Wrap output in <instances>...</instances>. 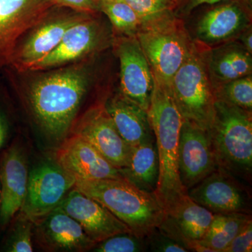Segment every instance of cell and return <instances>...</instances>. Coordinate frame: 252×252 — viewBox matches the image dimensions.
<instances>
[{
  "label": "cell",
  "instance_id": "15",
  "mask_svg": "<svg viewBox=\"0 0 252 252\" xmlns=\"http://www.w3.org/2000/svg\"><path fill=\"white\" fill-rule=\"evenodd\" d=\"M252 26L250 0H230L203 15L195 28V40L208 47L236 40Z\"/></svg>",
  "mask_w": 252,
  "mask_h": 252
},
{
  "label": "cell",
  "instance_id": "22",
  "mask_svg": "<svg viewBox=\"0 0 252 252\" xmlns=\"http://www.w3.org/2000/svg\"><path fill=\"white\" fill-rule=\"evenodd\" d=\"M252 54L235 40L210 48L207 64L213 87L251 75Z\"/></svg>",
  "mask_w": 252,
  "mask_h": 252
},
{
  "label": "cell",
  "instance_id": "18",
  "mask_svg": "<svg viewBox=\"0 0 252 252\" xmlns=\"http://www.w3.org/2000/svg\"><path fill=\"white\" fill-rule=\"evenodd\" d=\"M28 158L18 144L5 151L0 162V229L4 230L22 207L28 180Z\"/></svg>",
  "mask_w": 252,
  "mask_h": 252
},
{
  "label": "cell",
  "instance_id": "21",
  "mask_svg": "<svg viewBox=\"0 0 252 252\" xmlns=\"http://www.w3.org/2000/svg\"><path fill=\"white\" fill-rule=\"evenodd\" d=\"M116 128L130 147L154 137L148 113L118 91L104 102Z\"/></svg>",
  "mask_w": 252,
  "mask_h": 252
},
{
  "label": "cell",
  "instance_id": "16",
  "mask_svg": "<svg viewBox=\"0 0 252 252\" xmlns=\"http://www.w3.org/2000/svg\"><path fill=\"white\" fill-rule=\"evenodd\" d=\"M55 160L75 181L124 179L97 149L72 134L59 144Z\"/></svg>",
  "mask_w": 252,
  "mask_h": 252
},
{
  "label": "cell",
  "instance_id": "13",
  "mask_svg": "<svg viewBox=\"0 0 252 252\" xmlns=\"http://www.w3.org/2000/svg\"><path fill=\"white\" fill-rule=\"evenodd\" d=\"M187 194L214 214H251L252 198L248 189L236 177L220 167L189 189Z\"/></svg>",
  "mask_w": 252,
  "mask_h": 252
},
{
  "label": "cell",
  "instance_id": "5",
  "mask_svg": "<svg viewBox=\"0 0 252 252\" xmlns=\"http://www.w3.org/2000/svg\"><path fill=\"white\" fill-rule=\"evenodd\" d=\"M208 132L219 167L235 177L250 180L252 171L251 111L216 99L213 122Z\"/></svg>",
  "mask_w": 252,
  "mask_h": 252
},
{
  "label": "cell",
  "instance_id": "12",
  "mask_svg": "<svg viewBox=\"0 0 252 252\" xmlns=\"http://www.w3.org/2000/svg\"><path fill=\"white\" fill-rule=\"evenodd\" d=\"M90 15L93 14L79 11L56 16L50 14L28 33L25 41H20L9 65L18 72L31 71L59 46L69 28Z\"/></svg>",
  "mask_w": 252,
  "mask_h": 252
},
{
  "label": "cell",
  "instance_id": "34",
  "mask_svg": "<svg viewBox=\"0 0 252 252\" xmlns=\"http://www.w3.org/2000/svg\"><path fill=\"white\" fill-rule=\"evenodd\" d=\"M9 134V124L4 113L0 111V149L4 145Z\"/></svg>",
  "mask_w": 252,
  "mask_h": 252
},
{
  "label": "cell",
  "instance_id": "32",
  "mask_svg": "<svg viewBox=\"0 0 252 252\" xmlns=\"http://www.w3.org/2000/svg\"><path fill=\"white\" fill-rule=\"evenodd\" d=\"M59 5L68 6L75 11L94 15L99 11V0H56Z\"/></svg>",
  "mask_w": 252,
  "mask_h": 252
},
{
  "label": "cell",
  "instance_id": "14",
  "mask_svg": "<svg viewBox=\"0 0 252 252\" xmlns=\"http://www.w3.org/2000/svg\"><path fill=\"white\" fill-rule=\"evenodd\" d=\"M208 131L183 120L178 147L179 174L187 191L219 168Z\"/></svg>",
  "mask_w": 252,
  "mask_h": 252
},
{
  "label": "cell",
  "instance_id": "33",
  "mask_svg": "<svg viewBox=\"0 0 252 252\" xmlns=\"http://www.w3.org/2000/svg\"><path fill=\"white\" fill-rule=\"evenodd\" d=\"M227 1H230V0H187L185 4L184 5L183 8L181 9V14L188 15L193 10L202 6V5H212Z\"/></svg>",
  "mask_w": 252,
  "mask_h": 252
},
{
  "label": "cell",
  "instance_id": "9",
  "mask_svg": "<svg viewBox=\"0 0 252 252\" xmlns=\"http://www.w3.org/2000/svg\"><path fill=\"white\" fill-rule=\"evenodd\" d=\"M57 5L56 0H0V68L9 65L20 41Z\"/></svg>",
  "mask_w": 252,
  "mask_h": 252
},
{
  "label": "cell",
  "instance_id": "25",
  "mask_svg": "<svg viewBox=\"0 0 252 252\" xmlns=\"http://www.w3.org/2000/svg\"><path fill=\"white\" fill-rule=\"evenodd\" d=\"M99 11L109 18L114 35L137 36L142 20L127 3L122 0H99Z\"/></svg>",
  "mask_w": 252,
  "mask_h": 252
},
{
  "label": "cell",
  "instance_id": "28",
  "mask_svg": "<svg viewBox=\"0 0 252 252\" xmlns=\"http://www.w3.org/2000/svg\"><path fill=\"white\" fill-rule=\"evenodd\" d=\"M93 250L97 252H140L147 251L148 248L145 238L132 233H122L102 240Z\"/></svg>",
  "mask_w": 252,
  "mask_h": 252
},
{
  "label": "cell",
  "instance_id": "23",
  "mask_svg": "<svg viewBox=\"0 0 252 252\" xmlns=\"http://www.w3.org/2000/svg\"><path fill=\"white\" fill-rule=\"evenodd\" d=\"M119 170L124 178L132 185L144 191L154 193L159 177L155 137L131 147L127 165Z\"/></svg>",
  "mask_w": 252,
  "mask_h": 252
},
{
  "label": "cell",
  "instance_id": "20",
  "mask_svg": "<svg viewBox=\"0 0 252 252\" xmlns=\"http://www.w3.org/2000/svg\"><path fill=\"white\" fill-rule=\"evenodd\" d=\"M215 214L185 195L165 215L158 229L174 239L187 250L208 252L198 243L206 235Z\"/></svg>",
  "mask_w": 252,
  "mask_h": 252
},
{
  "label": "cell",
  "instance_id": "36",
  "mask_svg": "<svg viewBox=\"0 0 252 252\" xmlns=\"http://www.w3.org/2000/svg\"><path fill=\"white\" fill-rule=\"evenodd\" d=\"M0 195H1V189H0Z\"/></svg>",
  "mask_w": 252,
  "mask_h": 252
},
{
  "label": "cell",
  "instance_id": "24",
  "mask_svg": "<svg viewBox=\"0 0 252 252\" xmlns=\"http://www.w3.org/2000/svg\"><path fill=\"white\" fill-rule=\"evenodd\" d=\"M250 220L251 214H215L206 235L198 244L207 249L208 252H224L232 240Z\"/></svg>",
  "mask_w": 252,
  "mask_h": 252
},
{
  "label": "cell",
  "instance_id": "35",
  "mask_svg": "<svg viewBox=\"0 0 252 252\" xmlns=\"http://www.w3.org/2000/svg\"><path fill=\"white\" fill-rule=\"evenodd\" d=\"M238 39H240L242 45H243L245 49L248 50L249 52L252 54V26L247 28V29L240 34Z\"/></svg>",
  "mask_w": 252,
  "mask_h": 252
},
{
  "label": "cell",
  "instance_id": "29",
  "mask_svg": "<svg viewBox=\"0 0 252 252\" xmlns=\"http://www.w3.org/2000/svg\"><path fill=\"white\" fill-rule=\"evenodd\" d=\"M127 3L142 20V23L173 12L181 0H122Z\"/></svg>",
  "mask_w": 252,
  "mask_h": 252
},
{
  "label": "cell",
  "instance_id": "27",
  "mask_svg": "<svg viewBox=\"0 0 252 252\" xmlns=\"http://www.w3.org/2000/svg\"><path fill=\"white\" fill-rule=\"evenodd\" d=\"M10 224L12 225L3 245V251L33 252L34 222L27 217L18 213Z\"/></svg>",
  "mask_w": 252,
  "mask_h": 252
},
{
  "label": "cell",
  "instance_id": "3",
  "mask_svg": "<svg viewBox=\"0 0 252 252\" xmlns=\"http://www.w3.org/2000/svg\"><path fill=\"white\" fill-rule=\"evenodd\" d=\"M74 188L102 204L140 238L152 233L165 219L155 193L141 190L125 179L77 180Z\"/></svg>",
  "mask_w": 252,
  "mask_h": 252
},
{
  "label": "cell",
  "instance_id": "6",
  "mask_svg": "<svg viewBox=\"0 0 252 252\" xmlns=\"http://www.w3.org/2000/svg\"><path fill=\"white\" fill-rule=\"evenodd\" d=\"M136 37L154 79L170 86L193 43L182 20L171 12L146 21L142 23Z\"/></svg>",
  "mask_w": 252,
  "mask_h": 252
},
{
  "label": "cell",
  "instance_id": "11",
  "mask_svg": "<svg viewBox=\"0 0 252 252\" xmlns=\"http://www.w3.org/2000/svg\"><path fill=\"white\" fill-rule=\"evenodd\" d=\"M69 134L91 144L114 167L127 165L131 147L119 135L104 102L94 104L76 119Z\"/></svg>",
  "mask_w": 252,
  "mask_h": 252
},
{
  "label": "cell",
  "instance_id": "4",
  "mask_svg": "<svg viewBox=\"0 0 252 252\" xmlns=\"http://www.w3.org/2000/svg\"><path fill=\"white\" fill-rule=\"evenodd\" d=\"M209 49L200 41L193 40L187 59L170 84L183 120L207 131L213 122L216 101L207 64Z\"/></svg>",
  "mask_w": 252,
  "mask_h": 252
},
{
  "label": "cell",
  "instance_id": "26",
  "mask_svg": "<svg viewBox=\"0 0 252 252\" xmlns=\"http://www.w3.org/2000/svg\"><path fill=\"white\" fill-rule=\"evenodd\" d=\"M215 98L245 110L252 109V76L239 78L214 86Z\"/></svg>",
  "mask_w": 252,
  "mask_h": 252
},
{
  "label": "cell",
  "instance_id": "31",
  "mask_svg": "<svg viewBox=\"0 0 252 252\" xmlns=\"http://www.w3.org/2000/svg\"><path fill=\"white\" fill-rule=\"evenodd\" d=\"M252 251V220L249 221L232 240L224 252Z\"/></svg>",
  "mask_w": 252,
  "mask_h": 252
},
{
  "label": "cell",
  "instance_id": "8",
  "mask_svg": "<svg viewBox=\"0 0 252 252\" xmlns=\"http://www.w3.org/2000/svg\"><path fill=\"white\" fill-rule=\"evenodd\" d=\"M94 16L90 15L69 28L59 46L31 71L61 67L93 56L112 46L114 33Z\"/></svg>",
  "mask_w": 252,
  "mask_h": 252
},
{
  "label": "cell",
  "instance_id": "10",
  "mask_svg": "<svg viewBox=\"0 0 252 252\" xmlns=\"http://www.w3.org/2000/svg\"><path fill=\"white\" fill-rule=\"evenodd\" d=\"M112 46L120 63L119 91L148 112L154 77L139 41L136 36L114 34Z\"/></svg>",
  "mask_w": 252,
  "mask_h": 252
},
{
  "label": "cell",
  "instance_id": "1",
  "mask_svg": "<svg viewBox=\"0 0 252 252\" xmlns=\"http://www.w3.org/2000/svg\"><path fill=\"white\" fill-rule=\"evenodd\" d=\"M91 79V68L77 64L42 76L30 86L28 106L41 132L52 143L60 144L69 135Z\"/></svg>",
  "mask_w": 252,
  "mask_h": 252
},
{
  "label": "cell",
  "instance_id": "7",
  "mask_svg": "<svg viewBox=\"0 0 252 252\" xmlns=\"http://www.w3.org/2000/svg\"><path fill=\"white\" fill-rule=\"evenodd\" d=\"M74 185L75 180L56 160L39 162L29 171L27 191L18 213L35 223L59 206Z\"/></svg>",
  "mask_w": 252,
  "mask_h": 252
},
{
  "label": "cell",
  "instance_id": "2",
  "mask_svg": "<svg viewBox=\"0 0 252 252\" xmlns=\"http://www.w3.org/2000/svg\"><path fill=\"white\" fill-rule=\"evenodd\" d=\"M147 113L159 162L158 181L154 193L166 215L187 194L181 182L178 168L179 140L183 119L170 86L154 79Z\"/></svg>",
  "mask_w": 252,
  "mask_h": 252
},
{
  "label": "cell",
  "instance_id": "30",
  "mask_svg": "<svg viewBox=\"0 0 252 252\" xmlns=\"http://www.w3.org/2000/svg\"><path fill=\"white\" fill-rule=\"evenodd\" d=\"M146 243L149 251L156 252H187L185 247L181 245L157 228L145 238Z\"/></svg>",
  "mask_w": 252,
  "mask_h": 252
},
{
  "label": "cell",
  "instance_id": "19",
  "mask_svg": "<svg viewBox=\"0 0 252 252\" xmlns=\"http://www.w3.org/2000/svg\"><path fill=\"white\" fill-rule=\"evenodd\" d=\"M58 207L77 220L86 235L97 244L118 233H132L102 204L74 188Z\"/></svg>",
  "mask_w": 252,
  "mask_h": 252
},
{
  "label": "cell",
  "instance_id": "17",
  "mask_svg": "<svg viewBox=\"0 0 252 252\" xmlns=\"http://www.w3.org/2000/svg\"><path fill=\"white\" fill-rule=\"evenodd\" d=\"M33 238L46 252H88L97 245L59 207L34 223Z\"/></svg>",
  "mask_w": 252,
  "mask_h": 252
}]
</instances>
